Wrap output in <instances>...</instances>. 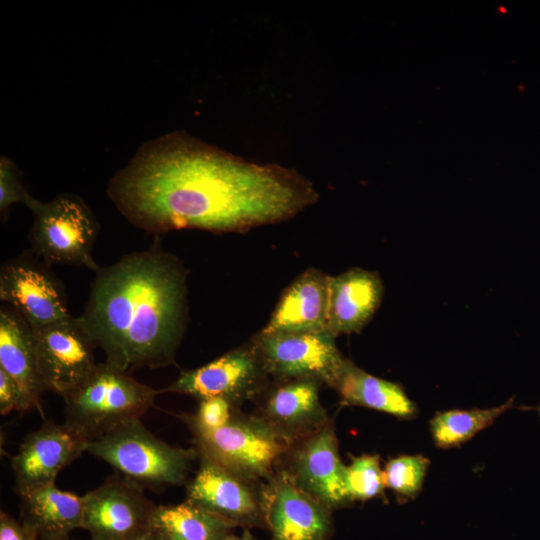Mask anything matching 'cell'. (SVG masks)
<instances>
[{
  "label": "cell",
  "instance_id": "cell-32",
  "mask_svg": "<svg viewBox=\"0 0 540 540\" xmlns=\"http://www.w3.org/2000/svg\"><path fill=\"white\" fill-rule=\"evenodd\" d=\"M57 540H72V539H70L69 537H65V538H61V539H57Z\"/></svg>",
  "mask_w": 540,
  "mask_h": 540
},
{
  "label": "cell",
  "instance_id": "cell-20",
  "mask_svg": "<svg viewBox=\"0 0 540 540\" xmlns=\"http://www.w3.org/2000/svg\"><path fill=\"white\" fill-rule=\"evenodd\" d=\"M0 368L23 389L35 409L45 392L39 376L32 329L9 305L0 308Z\"/></svg>",
  "mask_w": 540,
  "mask_h": 540
},
{
  "label": "cell",
  "instance_id": "cell-9",
  "mask_svg": "<svg viewBox=\"0 0 540 540\" xmlns=\"http://www.w3.org/2000/svg\"><path fill=\"white\" fill-rule=\"evenodd\" d=\"M39 376L45 391L62 398L82 384L98 363L97 348L79 317L70 315L31 328Z\"/></svg>",
  "mask_w": 540,
  "mask_h": 540
},
{
  "label": "cell",
  "instance_id": "cell-3",
  "mask_svg": "<svg viewBox=\"0 0 540 540\" xmlns=\"http://www.w3.org/2000/svg\"><path fill=\"white\" fill-rule=\"evenodd\" d=\"M86 452L141 488L152 490L186 485L192 464L198 458L195 448L173 446L156 437L140 418L89 441Z\"/></svg>",
  "mask_w": 540,
  "mask_h": 540
},
{
  "label": "cell",
  "instance_id": "cell-33",
  "mask_svg": "<svg viewBox=\"0 0 540 540\" xmlns=\"http://www.w3.org/2000/svg\"><path fill=\"white\" fill-rule=\"evenodd\" d=\"M537 411H538L539 416H540V404H539L538 407H537Z\"/></svg>",
  "mask_w": 540,
  "mask_h": 540
},
{
  "label": "cell",
  "instance_id": "cell-23",
  "mask_svg": "<svg viewBox=\"0 0 540 540\" xmlns=\"http://www.w3.org/2000/svg\"><path fill=\"white\" fill-rule=\"evenodd\" d=\"M512 405L513 399H510L492 408L440 412L430 422L433 441L439 448L459 446L490 426Z\"/></svg>",
  "mask_w": 540,
  "mask_h": 540
},
{
  "label": "cell",
  "instance_id": "cell-17",
  "mask_svg": "<svg viewBox=\"0 0 540 540\" xmlns=\"http://www.w3.org/2000/svg\"><path fill=\"white\" fill-rule=\"evenodd\" d=\"M384 286L378 273L352 268L328 280V331L359 333L379 308Z\"/></svg>",
  "mask_w": 540,
  "mask_h": 540
},
{
  "label": "cell",
  "instance_id": "cell-28",
  "mask_svg": "<svg viewBox=\"0 0 540 540\" xmlns=\"http://www.w3.org/2000/svg\"><path fill=\"white\" fill-rule=\"evenodd\" d=\"M35 409L19 384L0 368V413L6 416L12 411L24 413Z\"/></svg>",
  "mask_w": 540,
  "mask_h": 540
},
{
  "label": "cell",
  "instance_id": "cell-24",
  "mask_svg": "<svg viewBox=\"0 0 540 540\" xmlns=\"http://www.w3.org/2000/svg\"><path fill=\"white\" fill-rule=\"evenodd\" d=\"M345 483L351 502L381 495L386 487L380 457L376 454L353 457L345 469Z\"/></svg>",
  "mask_w": 540,
  "mask_h": 540
},
{
  "label": "cell",
  "instance_id": "cell-25",
  "mask_svg": "<svg viewBox=\"0 0 540 540\" xmlns=\"http://www.w3.org/2000/svg\"><path fill=\"white\" fill-rule=\"evenodd\" d=\"M430 461L422 455H402L390 459L383 469L386 488L410 498L421 490Z\"/></svg>",
  "mask_w": 540,
  "mask_h": 540
},
{
  "label": "cell",
  "instance_id": "cell-15",
  "mask_svg": "<svg viewBox=\"0 0 540 540\" xmlns=\"http://www.w3.org/2000/svg\"><path fill=\"white\" fill-rule=\"evenodd\" d=\"M88 440L72 426L45 421L29 433L11 458L18 496L55 483L66 466L86 452Z\"/></svg>",
  "mask_w": 540,
  "mask_h": 540
},
{
  "label": "cell",
  "instance_id": "cell-19",
  "mask_svg": "<svg viewBox=\"0 0 540 540\" xmlns=\"http://www.w3.org/2000/svg\"><path fill=\"white\" fill-rule=\"evenodd\" d=\"M20 521L38 540L69 537L82 528L84 495L60 490L55 483L19 496Z\"/></svg>",
  "mask_w": 540,
  "mask_h": 540
},
{
  "label": "cell",
  "instance_id": "cell-18",
  "mask_svg": "<svg viewBox=\"0 0 540 540\" xmlns=\"http://www.w3.org/2000/svg\"><path fill=\"white\" fill-rule=\"evenodd\" d=\"M329 275L308 268L282 293L263 333L329 332Z\"/></svg>",
  "mask_w": 540,
  "mask_h": 540
},
{
  "label": "cell",
  "instance_id": "cell-31",
  "mask_svg": "<svg viewBox=\"0 0 540 540\" xmlns=\"http://www.w3.org/2000/svg\"><path fill=\"white\" fill-rule=\"evenodd\" d=\"M225 540H259L252 535L250 529H244L240 535L232 534Z\"/></svg>",
  "mask_w": 540,
  "mask_h": 540
},
{
  "label": "cell",
  "instance_id": "cell-16",
  "mask_svg": "<svg viewBox=\"0 0 540 540\" xmlns=\"http://www.w3.org/2000/svg\"><path fill=\"white\" fill-rule=\"evenodd\" d=\"M321 385L307 378L271 380L255 400L256 415L289 444L299 441L330 421L320 401Z\"/></svg>",
  "mask_w": 540,
  "mask_h": 540
},
{
  "label": "cell",
  "instance_id": "cell-4",
  "mask_svg": "<svg viewBox=\"0 0 540 540\" xmlns=\"http://www.w3.org/2000/svg\"><path fill=\"white\" fill-rule=\"evenodd\" d=\"M156 389L107 362L62 399L65 422L92 441L120 424L141 418L154 407Z\"/></svg>",
  "mask_w": 540,
  "mask_h": 540
},
{
  "label": "cell",
  "instance_id": "cell-6",
  "mask_svg": "<svg viewBox=\"0 0 540 540\" xmlns=\"http://www.w3.org/2000/svg\"><path fill=\"white\" fill-rule=\"evenodd\" d=\"M28 240L30 250L49 265L86 267L94 273L100 266L93 248L100 225L82 198L61 193L48 202L37 200Z\"/></svg>",
  "mask_w": 540,
  "mask_h": 540
},
{
  "label": "cell",
  "instance_id": "cell-12",
  "mask_svg": "<svg viewBox=\"0 0 540 540\" xmlns=\"http://www.w3.org/2000/svg\"><path fill=\"white\" fill-rule=\"evenodd\" d=\"M199 467L186 483V499L235 527L266 528L262 487L198 453Z\"/></svg>",
  "mask_w": 540,
  "mask_h": 540
},
{
  "label": "cell",
  "instance_id": "cell-2",
  "mask_svg": "<svg viewBox=\"0 0 540 540\" xmlns=\"http://www.w3.org/2000/svg\"><path fill=\"white\" fill-rule=\"evenodd\" d=\"M187 278L158 244L95 272L79 318L105 362L128 373L174 362L188 320Z\"/></svg>",
  "mask_w": 540,
  "mask_h": 540
},
{
  "label": "cell",
  "instance_id": "cell-5",
  "mask_svg": "<svg viewBox=\"0 0 540 540\" xmlns=\"http://www.w3.org/2000/svg\"><path fill=\"white\" fill-rule=\"evenodd\" d=\"M189 429L198 453L255 482L267 481L280 469L291 445L256 414L240 409L218 429Z\"/></svg>",
  "mask_w": 540,
  "mask_h": 540
},
{
  "label": "cell",
  "instance_id": "cell-8",
  "mask_svg": "<svg viewBox=\"0 0 540 540\" xmlns=\"http://www.w3.org/2000/svg\"><path fill=\"white\" fill-rule=\"evenodd\" d=\"M330 332L263 333L252 337L271 380L307 378L333 388L347 358Z\"/></svg>",
  "mask_w": 540,
  "mask_h": 540
},
{
  "label": "cell",
  "instance_id": "cell-1",
  "mask_svg": "<svg viewBox=\"0 0 540 540\" xmlns=\"http://www.w3.org/2000/svg\"><path fill=\"white\" fill-rule=\"evenodd\" d=\"M106 191L132 225L154 235L244 232L291 219L319 198L293 169L248 162L184 131L144 143Z\"/></svg>",
  "mask_w": 540,
  "mask_h": 540
},
{
  "label": "cell",
  "instance_id": "cell-21",
  "mask_svg": "<svg viewBox=\"0 0 540 540\" xmlns=\"http://www.w3.org/2000/svg\"><path fill=\"white\" fill-rule=\"evenodd\" d=\"M344 405L360 406L408 419L416 405L401 385L373 376L346 359L333 387Z\"/></svg>",
  "mask_w": 540,
  "mask_h": 540
},
{
  "label": "cell",
  "instance_id": "cell-13",
  "mask_svg": "<svg viewBox=\"0 0 540 540\" xmlns=\"http://www.w3.org/2000/svg\"><path fill=\"white\" fill-rule=\"evenodd\" d=\"M302 489L332 511L351 502L333 422L290 445L280 467Z\"/></svg>",
  "mask_w": 540,
  "mask_h": 540
},
{
  "label": "cell",
  "instance_id": "cell-7",
  "mask_svg": "<svg viewBox=\"0 0 540 540\" xmlns=\"http://www.w3.org/2000/svg\"><path fill=\"white\" fill-rule=\"evenodd\" d=\"M270 381L258 349L250 340L203 366L183 371L161 392L184 394L198 401L220 397L240 408L247 401H255Z\"/></svg>",
  "mask_w": 540,
  "mask_h": 540
},
{
  "label": "cell",
  "instance_id": "cell-11",
  "mask_svg": "<svg viewBox=\"0 0 540 540\" xmlns=\"http://www.w3.org/2000/svg\"><path fill=\"white\" fill-rule=\"evenodd\" d=\"M84 499L82 528L91 540H138L151 529L156 506L121 474L106 478Z\"/></svg>",
  "mask_w": 540,
  "mask_h": 540
},
{
  "label": "cell",
  "instance_id": "cell-27",
  "mask_svg": "<svg viewBox=\"0 0 540 540\" xmlns=\"http://www.w3.org/2000/svg\"><path fill=\"white\" fill-rule=\"evenodd\" d=\"M37 200L26 190L14 162L6 156H2L0 159V213L2 219L12 205L23 203L30 209Z\"/></svg>",
  "mask_w": 540,
  "mask_h": 540
},
{
  "label": "cell",
  "instance_id": "cell-10",
  "mask_svg": "<svg viewBox=\"0 0 540 540\" xmlns=\"http://www.w3.org/2000/svg\"><path fill=\"white\" fill-rule=\"evenodd\" d=\"M0 300L17 311L31 328L71 315L63 283L51 265L30 249L2 264Z\"/></svg>",
  "mask_w": 540,
  "mask_h": 540
},
{
  "label": "cell",
  "instance_id": "cell-30",
  "mask_svg": "<svg viewBox=\"0 0 540 540\" xmlns=\"http://www.w3.org/2000/svg\"><path fill=\"white\" fill-rule=\"evenodd\" d=\"M138 540H170V539L151 527V529L147 533H145L142 537H140Z\"/></svg>",
  "mask_w": 540,
  "mask_h": 540
},
{
  "label": "cell",
  "instance_id": "cell-26",
  "mask_svg": "<svg viewBox=\"0 0 540 540\" xmlns=\"http://www.w3.org/2000/svg\"><path fill=\"white\" fill-rule=\"evenodd\" d=\"M194 414H186L182 419L189 428L215 430L227 424L239 409L231 402L220 397L199 400Z\"/></svg>",
  "mask_w": 540,
  "mask_h": 540
},
{
  "label": "cell",
  "instance_id": "cell-22",
  "mask_svg": "<svg viewBox=\"0 0 540 540\" xmlns=\"http://www.w3.org/2000/svg\"><path fill=\"white\" fill-rule=\"evenodd\" d=\"M151 527L170 540H225L236 528L187 499L178 504L156 506Z\"/></svg>",
  "mask_w": 540,
  "mask_h": 540
},
{
  "label": "cell",
  "instance_id": "cell-29",
  "mask_svg": "<svg viewBox=\"0 0 540 540\" xmlns=\"http://www.w3.org/2000/svg\"><path fill=\"white\" fill-rule=\"evenodd\" d=\"M0 540H38L21 521H17L9 514L0 513Z\"/></svg>",
  "mask_w": 540,
  "mask_h": 540
},
{
  "label": "cell",
  "instance_id": "cell-14",
  "mask_svg": "<svg viewBox=\"0 0 540 540\" xmlns=\"http://www.w3.org/2000/svg\"><path fill=\"white\" fill-rule=\"evenodd\" d=\"M266 528L271 540H329L332 510L279 469L262 487Z\"/></svg>",
  "mask_w": 540,
  "mask_h": 540
}]
</instances>
